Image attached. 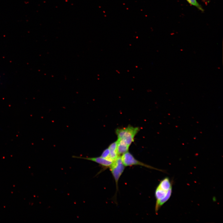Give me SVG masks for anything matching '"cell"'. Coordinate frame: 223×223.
<instances>
[{"instance_id":"6da1fadb","label":"cell","mask_w":223,"mask_h":223,"mask_svg":"<svg viewBox=\"0 0 223 223\" xmlns=\"http://www.w3.org/2000/svg\"><path fill=\"white\" fill-rule=\"evenodd\" d=\"M139 129L138 127L129 125L126 127L117 129L116 133L118 139L122 141L130 146L134 141V137Z\"/></svg>"},{"instance_id":"7a4b0ae2","label":"cell","mask_w":223,"mask_h":223,"mask_svg":"<svg viewBox=\"0 0 223 223\" xmlns=\"http://www.w3.org/2000/svg\"><path fill=\"white\" fill-rule=\"evenodd\" d=\"M121 156H119L113 161L112 164L109 167L110 170L115 180L117 191L118 189V182L119 179L123 172L125 168Z\"/></svg>"},{"instance_id":"3957f363","label":"cell","mask_w":223,"mask_h":223,"mask_svg":"<svg viewBox=\"0 0 223 223\" xmlns=\"http://www.w3.org/2000/svg\"><path fill=\"white\" fill-rule=\"evenodd\" d=\"M122 162L125 166L138 165L142 166L151 169L160 170L151 166L145 164L136 160L129 152L127 151L121 156Z\"/></svg>"},{"instance_id":"277c9868","label":"cell","mask_w":223,"mask_h":223,"mask_svg":"<svg viewBox=\"0 0 223 223\" xmlns=\"http://www.w3.org/2000/svg\"><path fill=\"white\" fill-rule=\"evenodd\" d=\"M72 157L74 158L83 159L95 162L104 168L109 167L113 162L101 156L97 157H85L80 156H72Z\"/></svg>"},{"instance_id":"5b68a950","label":"cell","mask_w":223,"mask_h":223,"mask_svg":"<svg viewBox=\"0 0 223 223\" xmlns=\"http://www.w3.org/2000/svg\"><path fill=\"white\" fill-rule=\"evenodd\" d=\"M117 142V151L119 155L128 151L129 146L122 141L118 139Z\"/></svg>"},{"instance_id":"8992f818","label":"cell","mask_w":223,"mask_h":223,"mask_svg":"<svg viewBox=\"0 0 223 223\" xmlns=\"http://www.w3.org/2000/svg\"><path fill=\"white\" fill-rule=\"evenodd\" d=\"M108 148L110 152V159L113 161L119 156L117 151V141L111 143Z\"/></svg>"},{"instance_id":"52a82bcc","label":"cell","mask_w":223,"mask_h":223,"mask_svg":"<svg viewBox=\"0 0 223 223\" xmlns=\"http://www.w3.org/2000/svg\"><path fill=\"white\" fill-rule=\"evenodd\" d=\"M172 193V187L168 190L166 195L164 198L160 200L157 203H156L155 211L156 213H157L158 210L169 199Z\"/></svg>"},{"instance_id":"ba28073f","label":"cell","mask_w":223,"mask_h":223,"mask_svg":"<svg viewBox=\"0 0 223 223\" xmlns=\"http://www.w3.org/2000/svg\"><path fill=\"white\" fill-rule=\"evenodd\" d=\"M162 189L168 190L172 187V183L168 177H165L160 182L158 186Z\"/></svg>"},{"instance_id":"9c48e42d","label":"cell","mask_w":223,"mask_h":223,"mask_svg":"<svg viewBox=\"0 0 223 223\" xmlns=\"http://www.w3.org/2000/svg\"><path fill=\"white\" fill-rule=\"evenodd\" d=\"M168 190H164L157 186L155 192V196L156 199V203H157L164 198L166 195Z\"/></svg>"},{"instance_id":"30bf717a","label":"cell","mask_w":223,"mask_h":223,"mask_svg":"<svg viewBox=\"0 0 223 223\" xmlns=\"http://www.w3.org/2000/svg\"><path fill=\"white\" fill-rule=\"evenodd\" d=\"M191 5L194 6L199 10L203 11L204 10L201 6L199 4L196 0H186Z\"/></svg>"},{"instance_id":"8fae6325","label":"cell","mask_w":223,"mask_h":223,"mask_svg":"<svg viewBox=\"0 0 223 223\" xmlns=\"http://www.w3.org/2000/svg\"><path fill=\"white\" fill-rule=\"evenodd\" d=\"M101 156L111 160L110 158V152L108 148H106L103 151L102 153Z\"/></svg>"}]
</instances>
